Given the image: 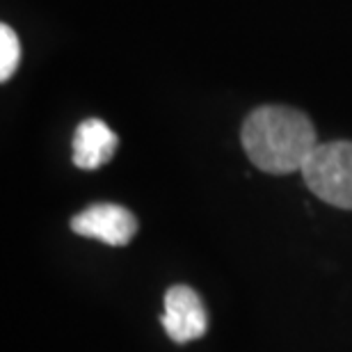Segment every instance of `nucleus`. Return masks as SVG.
Wrapping results in <instances>:
<instances>
[{
	"label": "nucleus",
	"instance_id": "f257e3e1",
	"mask_svg": "<svg viewBox=\"0 0 352 352\" xmlns=\"http://www.w3.org/2000/svg\"><path fill=\"white\" fill-rule=\"evenodd\" d=\"M241 140L248 158L267 174L302 170L318 146L311 119L288 105L256 108L245 119Z\"/></svg>",
	"mask_w": 352,
	"mask_h": 352
},
{
	"label": "nucleus",
	"instance_id": "20e7f679",
	"mask_svg": "<svg viewBox=\"0 0 352 352\" xmlns=\"http://www.w3.org/2000/svg\"><path fill=\"white\" fill-rule=\"evenodd\" d=\"M160 322L174 343L201 339L208 329V314L199 293L190 286H172L165 293V314Z\"/></svg>",
	"mask_w": 352,
	"mask_h": 352
},
{
	"label": "nucleus",
	"instance_id": "7ed1b4c3",
	"mask_svg": "<svg viewBox=\"0 0 352 352\" xmlns=\"http://www.w3.org/2000/svg\"><path fill=\"white\" fill-rule=\"evenodd\" d=\"M72 229L82 238L124 248L138 234V217L119 204H91L74 217Z\"/></svg>",
	"mask_w": 352,
	"mask_h": 352
},
{
	"label": "nucleus",
	"instance_id": "423d86ee",
	"mask_svg": "<svg viewBox=\"0 0 352 352\" xmlns=\"http://www.w3.org/2000/svg\"><path fill=\"white\" fill-rule=\"evenodd\" d=\"M21 62V44L10 25H0V80L7 82Z\"/></svg>",
	"mask_w": 352,
	"mask_h": 352
},
{
	"label": "nucleus",
	"instance_id": "f03ea898",
	"mask_svg": "<svg viewBox=\"0 0 352 352\" xmlns=\"http://www.w3.org/2000/svg\"><path fill=\"white\" fill-rule=\"evenodd\" d=\"M309 190L329 206L352 210V142L318 144L302 167Z\"/></svg>",
	"mask_w": 352,
	"mask_h": 352
},
{
	"label": "nucleus",
	"instance_id": "39448f33",
	"mask_svg": "<svg viewBox=\"0 0 352 352\" xmlns=\"http://www.w3.org/2000/svg\"><path fill=\"white\" fill-rule=\"evenodd\" d=\"M119 146L117 133L101 119H85L74 135V165L80 170H98L110 163Z\"/></svg>",
	"mask_w": 352,
	"mask_h": 352
}]
</instances>
